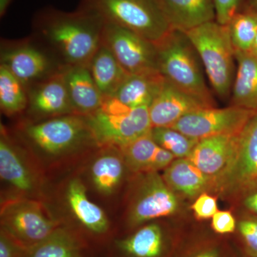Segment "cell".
<instances>
[{
    "instance_id": "obj_28",
    "label": "cell",
    "mask_w": 257,
    "mask_h": 257,
    "mask_svg": "<svg viewBox=\"0 0 257 257\" xmlns=\"http://www.w3.org/2000/svg\"><path fill=\"white\" fill-rule=\"evenodd\" d=\"M160 147L150 131L119 150L128 170L135 173H145L155 172V160Z\"/></svg>"
},
{
    "instance_id": "obj_25",
    "label": "cell",
    "mask_w": 257,
    "mask_h": 257,
    "mask_svg": "<svg viewBox=\"0 0 257 257\" xmlns=\"http://www.w3.org/2000/svg\"><path fill=\"white\" fill-rule=\"evenodd\" d=\"M88 69L103 96H114L130 75L102 43L93 56Z\"/></svg>"
},
{
    "instance_id": "obj_37",
    "label": "cell",
    "mask_w": 257,
    "mask_h": 257,
    "mask_svg": "<svg viewBox=\"0 0 257 257\" xmlns=\"http://www.w3.org/2000/svg\"><path fill=\"white\" fill-rule=\"evenodd\" d=\"M186 257H224V254L220 247L209 244L197 248Z\"/></svg>"
},
{
    "instance_id": "obj_5",
    "label": "cell",
    "mask_w": 257,
    "mask_h": 257,
    "mask_svg": "<svg viewBox=\"0 0 257 257\" xmlns=\"http://www.w3.org/2000/svg\"><path fill=\"white\" fill-rule=\"evenodd\" d=\"M100 147L121 149L152 130L148 106L131 107L114 96H104L100 107L85 116Z\"/></svg>"
},
{
    "instance_id": "obj_17",
    "label": "cell",
    "mask_w": 257,
    "mask_h": 257,
    "mask_svg": "<svg viewBox=\"0 0 257 257\" xmlns=\"http://www.w3.org/2000/svg\"><path fill=\"white\" fill-rule=\"evenodd\" d=\"M63 76L71 104L76 114L88 116L100 107L104 96L87 66H67Z\"/></svg>"
},
{
    "instance_id": "obj_38",
    "label": "cell",
    "mask_w": 257,
    "mask_h": 257,
    "mask_svg": "<svg viewBox=\"0 0 257 257\" xmlns=\"http://www.w3.org/2000/svg\"><path fill=\"white\" fill-rule=\"evenodd\" d=\"M14 0H0V18H4Z\"/></svg>"
},
{
    "instance_id": "obj_14",
    "label": "cell",
    "mask_w": 257,
    "mask_h": 257,
    "mask_svg": "<svg viewBox=\"0 0 257 257\" xmlns=\"http://www.w3.org/2000/svg\"><path fill=\"white\" fill-rule=\"evenodd\" d=\"M240 133L216 135L199 140L188 157L203 173L212 179L213 187L216 179L234 160Z\"/></svg>"
},
{
    "instance_id": "obj_3",
    "label": "cell",
    "mask_w": 257,
    "mask_h": 257,
    "mask_svg": "<svg viewBox=\"0 0 257 257\" xmlns=\"http://www.w3.org/2000/svg\"><path fill=\"white\" fill-rule=\"evenodd\" d=\"M155 45L158 70L166 80L209 107L215 106L203 75L200 59L187 35L172 30Z\"/></svg>"
},
{
    "instance_id": "obj_39",
    "label": "cell",
    "mask_w": 257,
    "mask_h": 257,
    "mask_svg": "<svg viewBox=\"0 0 257 257\" xmlns=\"http://www.w3.org/2000/svg\"><path fill=\"white\" fill-rule=\"evenodd\" d=\"M247 5L246 8L252 10L257 13V0H246Z\"/></svg>"
},
{
    "instance_id": "obj_31",
    "label": "cell",
    "mask_w": 257,
    "mask_h": 257,
    "mask_svg": "<svg viewBox=\"0 0 257 257\" xmlns=\"http://www.w3.org/2000/svg\"><path fill=\"white\" fill-rule=\"evenodd\" d=\"M245 253L248 257H257V216L241 219L237 224Z\"/></svg>"
},
{
    "instance_id": "obj_15",
    "label": "cell",
    "mask_w": 257,
    "mask_h": 257,
    "mask_svg": "<svg viewBox=\"0 0 257 257\" xmlns=\"http://www.w3.org/2000/svg\"><path fill=\"white\" fill-rule=\"evenodd\" d=\"M205 107L209 106L165 79L149 106L152 127H171L186 115Z\"/></svg>"
},
{
    "instance_id": "obj_20",
    "label": "cell",
    "mask_w": 257,
    "mask_h": 257,
    "mask_svg": "<svg viewBox=\"0 0 257 257\" xmlns=\"http://www.w3.org/2000/svg\"><path fill=\"white\" fill-rule=\"evenodd\" d=\"M66 194L71 211L83 227L98 236L107 232L109 223L105 213L87 197L85 186L80 179L70 181Z\"/></svg>"
},
{
    "instance_id": "obj_35",
    "label": "cell",
    "mask_w": 257,
    "mask_h": 257,
    "mask_svg": "<svg viewBox=\"0 0 257 257\" xmlns=\"http://www.w3.org/2000/svg\"><path fill=\"white\" fill-rule=\"evenodd\" d=\"M26 248L0 231V257H24Z\"/></svg>"
},
{
    "instance_id": "obj_23",
    "label": "cell",
    "mask_w": 257,
    "mask_h": 257,
    "mask_svg": "<svg viewBox=\"0 0 257 257\" xmlns=\"http://www.w3.org/2000/svg\"><path fill=\"white\" fill-rule=\"evenodd\" d=\"M238 67L232 89V104L257 111V57L251 52H235Z\"/></svg>"
},
{
    "instance_id": "obj_16",
    "label": "cell",
    "mask_w": 257,
    "mask_h": 257,
    "mask_svg": "<svg viewBox=\"0 0 257 257\" xmlns=\"http://www.w3.org/2000/svg\"><path fill=\"white\" fill-rule=\"evenodd\" d=\"M172 30L186 32L216 20L213 0H155Z\"/></svg>"
},
{
    "instance_id": "obj_4",
    "label": "cell",
    "mask_w": 257,
    "mask_h": 257,
    "mask_svg": "<svg viewBox=\"0 0 257 257\" xmlns=\"http://www.w3.org/2000/svg\"><path fill=\"white\" fill-rule=\"evenodd\" d=\"M197 51L211 87L229 97L234 83L235 52L228 25L214 20L184 32Z\"/></svg>"
},
{
    "instance_id": "obj_2",
    "label": "cell",
    "mask_w": 257,
    "mask_h": 257,
    "mask_svg": "<svg viewBox=\"0 0 257 257\" xmlns=\"http://www.w3.org/2000/svg\"><path fill=\"white\" fill-rule=\"evenodd\" d=\"M17 135L35 151L60 157L98 147L85 116L68 114L40 121L25 119L18 125Z\"/></svg>"
},
{
    "instance_id": "obj_11",
    "label": "cell",
    "mask_w": 257,
    "mask_h": 257,
    "mask_svg": "<svg viewBox=\"0 0 257 257\" xmlns=\"http://www.w3.org/2000/svg\"><path fill=\"white\" fill-rule=\"evenodd\" d=\"M179 202L175 193L157 172L143 173L128 209L133 226L175 214Z\"/></svg>"
},
{
    "instance_id": "obj_10",
    "label": "cell",
    "mask_w": 257,
    "mask_h": 257,
    "mask_svg": "<svg viewBox=\"0 0 257 257\" xmlns=\"http://www.w3.org/2000/svg\"><path fill=\"white\" fill-rule=\"evenodd\" d=\"M256 114L257 111L235 105L220 109L205 107L186 115L171 127L200 140L216 135L240 133Z\"/></svg>"
},
{
    "instance_id": "obj_9",
    "label": "cell",
    "mask_w": 257,
    "mask_h": 257,
    "mask_svg": "<svg viewBox=\"0 0 257 257\" xmlns=\"http://www.w3.org/2000/svg\"><path fill=\"white\" fill-rule=\"evenodd\" d=\"M101 43L128 74L159 71L156 45L131 30L105 23Z\"/></svg>"
},
{
    "instance_id": "obj_29",
    "label": "cell",
    "mask_w": 257,
    "mask_h": 257,
    "mask_svg": "<svg viewBox=\"0 0 257 257\" xmlns=\"http://www.w3.org/2000/svg\"><path fill=\"white\" fill-rule=\"evenodd\" d=\"M234 52H251L257 30V13L241 8L228 24Z\"/></svg>"
},
{
    "instance_id": "obj_6",
    "label": "cell",
    "mask_w": 257,
    "mask_h": 257,
    "mask_svg": "<svg viewBox=\"0 0 257 257\" xmlns=\"http://www.w3.org/2000/svg\"><path fill=\"white\" fill-rule=\"evenodd\" d=\"M79 8L104 23L131 30L157 44L172 30L155 0H81Z\"/></svg>"
},
{
    "instance_id": "obj_40",
    "label": "cell",
    "mask_w": 257,
    "mask_h": 257,
    "mask_svg": "<svg viewBox=\"0 0 257 257\" xmlns=\"http://www.w3.org/2000/svg\"><path fill=\"white\" fill-rule=\"evenodd\" d=\"M251 53L255 57H257V30L256 37H255L254 42H253L252 50H251Z\"/></svg>"
},
{
    "instance_id": "obj_19",
    "label": "cell",
    "mask_w": 257,
    "mask_h": 257,
    "mask_svg": "<svg viewBox=\"0 0 257 257\" xmlns=\"http://www.w3.org/2000/svg\"><path fill=\"white\" fill-rule=\"evenodd\" d=\"M119 257H166L169 242L165 231L157 224H148L134 234L116 240Z\"/></svg>"
},
{
    "instance_id": "obj_27",
    "label": "cell",
    "mask_w": 257,
    "mask_h": 257,
    "mask_svg": "<svg viewBox=\"0 0 257 257\" xmlns=\"http://www.w3.org/2000/svg\"><path fill=\"white\" fill-rule=\"evenodd\" d=\"M28 105L25 85L4 66L0 65V109L8 116L25 114Z\"/></svg>"
},
{
    "instance_id": "obj_33",
    "label": "cell",
    "mask_w": 257,
    "mask_h": 257,
    "mask_svg": "<svg viewBox=\"0 0 257 257\" xmlns=\"http://www.w3.org/2000/svg\"><path fill=\"white\" fill-rule=\"evenodd\" d=\"M216 12V21L226 25L242 8L244 0H213Z\"/></svg>"
},
{
    "instance_id": "obj_1",
    "label": "cell",
    "mask_w": 257,
    "mask_h": 257,
    "mask_svg": "<svg viewBox=\"0 0 257 257\" xmlns=\"http://www.w3.org/2000/svg\"><path fill=\"white\" fill-rule=\"evenodd\" d=\"M104 25L99 15L79 7L74 12L48 7L34 16L31 35L64 67H88L100 46Z\"/></svg>"
},
{
    "instance_id": "obj_21",
    "label": "cell",
    "mask_w": 257,
    "mask_h": 257,
    "mask_svg": "<svg viewBox=\"0 0 257 257\" xmlns=\"http://www.w3.org/2000/svg\"><path fill=\"white\" fill-rule=\"evenodd\" d=\"M163 178L175 193L194 198L213 188V180L188 158L177 159L165 170Z\"/></svg>"
},
{
    "instance_id": "obj_22",
    "label": "cell",
    "mask_w": 257,
    "mask_h": 257,
    "mask_svg": "<svg viewBox=\"0 0 257 257\" xmlns=\"http://www.w3.org/2000/svg\"><path fill=\"white\" fill-rule=\"evenodd\" d=\"M102 147L90 168V177L96 190L104 195H111L124 177L125 164L121 150L115 147Z\"/></svg>"
},
{
    "instance_id": "obj_26",
    "label": "cell",
    "mask_w": 257,
    "mask_h": 257,
    "mask_svg": "<svg viewBox=\"0 0 257 257\" xmlns=\"http://www.w3.org/2000/svg\"><path fill=\"white\" fill-rule=\"evenodd\" d=\"M83 247L75 233L58 226L45 239L27 248L24 257H82Z\"/></svg>"
},
{
    "instance_id": "obj_34",
    "label": "cell",
    "mask_w": 257,
    "mask_h": 257,
    "mask_svg": "<svg viewBox=\"0 0 257 257\" xmlns=\"http://www.w3.org/2000/svg\"><path fill=\"white\" fill-rule=\"evenodd\" d=\"M211 228L219 234H228L237 229L236 219L229 211H218L211 218Z\"/></svg>"
},
{
    "instance_id": "obj_30",
    "label": "cell",
    "mask_w": 257,
    "mask_h": 257,
    "mask_svg": "<svg viewBox=\"0 0 257 257\" xmlns=\"http://www.w3.org/2000/svg\"><path fill=\"white\" fill-rule=\"evenodd\" d=\"M151 135L159 146L170 152L176 159L188 158L199 142L172 127L152 128Z\"/></svg>"
},
{
    "instance_id": "obj_13",
    "label": "cell",
    "mask_w": 257,
    "mask_h": 257,
    "mask_svg": "<svg viewBox=\"0 0 257 257\" xmlns=\"http://www.w3.org/2000/svg\"><path fill=\"white\" fill-rule=\"evenodd\" d=\"M62 71L27 89L28 105L25 111L28 116L26 120L40 121L76 114L69 99Z\"/></svg>"
},
{
    "instance_id": "obj_7",
    "label": "cell",
    "mask_w": 257,
    "mask_h": 257,
    "mask_svg": "<svg viewBox=\"0 0 257 257\" xmlns=\"http://www.w3.org/2000/svg\"><path fill=\"white\" fill-rule=\"evenodd\" d=\"M0 65L6 67L26 89L60 73L64 67L32 35L19 40L2 39Z\"/></svg>"
},
{
    "instance_id": "obj_24",
    "label": "cell",
    "mask_w": 257,
    "mask_h": 257,
    "mask_svg": "<svg viewBox=\"0 0 257 257\" xmlns=\"http://www.w3.org/2000/svg\"><path fill=\"white\" fill-rule=\"evenodd\" d=\"M165 82V77L159 71L130 74L113 96L131 107H149Z\"/></svg>"
},
{
    "instance_id": "obj_32",
    "label": "cell",
    "mask_w": 257,
    "mask_h": 257,
    "mask_svg": "<svg viewBox=\"0 0 257 257\" xmlns=\"http://www.w3.org/2000/svg\"><path fill=\"white\" fill-rule=\"evenodd\" d=\"M194 216L198 219H208L217 212V201L214 197L209 195L207 192L202 193L198 196L192 206Z\"/></svg>"
},
{
    "instance_id": "obj_36",
    "label": "cell",
    "mask_w": 257,
    "mask_h": 257,
    "mask_svg": "<svg viewBox=\"0 0 257 257\" xmlns=\"http://www.w3.org/2000/svg\"><path fill=\"white\" fill-rule=\"evenodd\" d=\"M241 194L243 207L250 214L257 216V182L245 189Z\"/></svg>"
},
{
    "instance_id": "obj_8",
    "label": "cell",
    "mask_w": 257,
    "mask_h": 257,
    "mask_svg": "<svg viewBox=\"0 0 257 257\" xmlns=\"http://www.w3.org/2000/svg\"><path fill=\"white\" fill-rule=\"evenodd\" d=\"M58 224L50 219L42 206L32 199H11L1 208V230L25 248L40 242Z\"/></svg>"
},
{
    "instance_id": "obj_12",
    "label": "cell",
    "mask_w": 257,
    "mask_h": 257,
    "mask_svg": "<svg viewBox=\"0 0 257 257\" xmlns=\"http://www.w3.org/2000/svg\"><path fill=\"white\" fill-rule=\"evenodd\" d=\"M257 182V114L240 133L232 163L216 179L214 188L226 194H240Z\"/></svg>"
},
{
    "instance_id": "obj_18",
    "label": "cell",
    "mask_w": 257,
    "mask_h": 257,
    "mask_svg": "<svg viewBox=\"0 0 257 257\" xmlns=\"http://www.w3.org/2000/svg\"><path fill=\"white\" fill-rule=\"evenodd\" d=\"M18 147L5 126H1L0 177L5 182L23 194L35 189V179L23 160Z\"/></svg>"
}]
</instances>
